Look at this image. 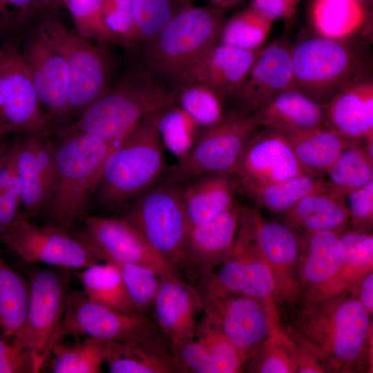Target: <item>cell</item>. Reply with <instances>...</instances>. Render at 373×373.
<instances>
[{"label":"cell","mask_w":373,"mask_h":373,"mask_svg":"<svg viewBox=\"0 0 373 373\" xmlns=\"http://www.w3.org/2000/svg\"><path fill=\"white\" fill-rule=\"evenodd\" d=\"M183 184V200L190 227L209 222L236 202L240 182L233 173H207Z\"/></svg>","instance_id":"4316f807"},{"label":"cell","mask_w":373,"mask_h":373,"mask_svg":"<svg viewBox=\"0 0 373 373\" xmlns=\"http://www.w3.org/2000/svg\"><path fill=\"white\" fill-rule=\"evenodd\" d=\"M176 86L140 64L82 112L76 129L115 146L144 119L174 105Z\"/></svg>","instance_id":"3957f363"},{"label":"cell","mask_w":373,"mask_h":373,"mask_svg":"<svg viewBox=\"0 0 373 373\" xmlns=\"http://www.w3.org/2000/svg\"><path fill=\"white\" fill-rule=\"evenodd\" d=\"M0 242L30 264L83 269L100 262L81 240L52 225L18 218L0 234Z\"/></svg>","instance_id":"7c38bea8"},{"label":"cell","mask_w":373,"mask_h":373,"mask_svg":"<svg viewBox=\"0 0 373 373\" xmlns=\"http://www.w3.org/2000/svg\"><path fill=\"white\" fill-rule=\"evenodd\" d=\"M155 114L140 122L106 158L93 193L103 209L123 207L166 178L169 168Z\"/></svg>","instance_id":"7a4b0ae2"},{"label":"cell","mask_w":373,"mask_h":373,"mask_svg":"<svg viewBox=\"0 0 373 373\" xmlns=\"http://www.w3.org/2000/svg\"><path fill=\"white\" fill-rule=\"evenodd\" d=\"M115 146L76 129L53 146L55 183L45 209L50 225L70 233L86 214L104 162Z\"/></svg>","instance_id":"277c9868"},{"label":"cell","mask_w":373,"mask_h":373,"mask_svg":"<svg viewBox=\"0 0 373 373\" xmlns=\"http://www.w3.org/2000/svg\"><path fill=\"white\" fill-rule=\"evenodd\" d=\"M8 48H9V47H8V46L2 47L1 46H0V63L6 57V56L7 55V52H8Z\"/></svg>","instance_id":"6f0895ef"},{"label":"cell","mask_w":373,"mask_h":373,"mask_svg":"<svg viewBox=\"0 0 373 373\" xmlns=\"http://www.w3.org/2000/svg\"><path fill=\"white\" fill-rule=\"evenodd\" d=\"M352 229L372 231L373 224V180L346 197Z\"/></svg>","instance_id":"681fc988"},{"label":"cell","mask_w":373,"mask_h":373,"mask_svg":"<svg viewBox=\"0 0 373 373\" xmlns=\"http://www.w3.org/2000/svg\"><path fill=\"white\" fill-rule=\"evenodd\" d=\"M250 358V372H297L296 343L290 334L283 329L280 322L271 325L269 333Z\"/></svg>","instance_id":"74e56055"},{"label":"cell","mask_w":373,"mask_h":373,"mask_svg":"<svg viewBox=\"0 0 373 373\" xmlns=\"http://www.w3.org/2000/svg\"><path fill=\"white\" fill-rule=\"evenodd\" d=\"M259 50H245L218 42L197 62L183 83L208 86L227 104H233Z\"/></svg>","instance_id":"603a6c76"},{"label":"cell","mask_w":373,"mask_h":373,"mask_svg":"<svg viewBox=\"0 0 373 373\" xmlns=\"http://www.w3.org/2000/svg\"><path fill=\"white\" fill-rule=\"evenodd\" d=\"M182 6V8L192 5V0H176Z\"/></svg>","instance_id":"680465c9"},{"label":"cell","mask_w":373,"mask_h":373,"mask_svg":"<svg viewBox=\"0 0 373 373\" xmlns=\"http://www.w3.org/2000/svg\"><path fill=\"white\" fill-rule=\"evenodd\" d=\"M21 204V185L17 169L1 198L0 234L15 220L19 218Z\"/></svg>","instance_id":"f907efd6"},{"label":"cell","mask_w":373,"mask_h":373,"mask_svg":"<svg viewBox=\"0 0 373 373\" xmlns=\"http://www.w3.org/2000/svg\"><path fill=\"white\" fill-rule=\"evenodd\" d=\"M292 64L297 89L323 106L344 88L370 77L367 61L358 48L318 35L292 47Z\"/></svg>","instance_id":"52a82bcc"},{"label":"cell","mask_w":373,"mask_h":373,"mask_svg":"<svg viewBox=\"0 0 373 373\" xmlns=\"http://www.w3.org/2000/svg\"><path fill=\"white\" fill-rule=\"evenodd\" d=\"M283 133L305 171L318 178L327 176L348 146L361 141L348 139L327 126L303 133Z\"/></svg>","instance_id":"1f68e13d"},{"label":"cell","mask_w":373,"mask_h":373,"mask_svg":"<svg viewBox=\"0 0 373 373\" xmlns=\"http://www.w3.org/2000/svg\"><path fill=\"white\" fill-rule=\"evenodd\" d=\"M101 261L117 267L137 313L147 316V313L153 308L160 284L158 274L149 267L106 256L102 257Z\"/></svg>","instance_id":"ee69618b"},{"label":"cell","mask_w":373,"mask_h":373,"mask_svg":"<svg viewBox=\"0 0 373 373\" xmlns=\"http://www.w3.org/2000/svg\"><path fill=\"white\" fill-rule=\"evenodd\" d=\"M370 314L350 291L300 306L293 330L321 355L328 372H353L370 363Z\"/></svg>","instance_id":"6da1fadb"},{"label":"cell","mask_w":373,"mask_h":373,"mask_svg":"<svg viewBox=\"0 0 373 373\" xmlns=\"http://www.w3.org/2000/svg\"><path fill=\"white\" fill-rule=\"evenodd\" d=\"M280 214L283 223L298 233L327 231L340 234L350 223L346 198L329 184Z\"/></svg>","instance_id":"f1b7e54d"},{"label":"cell","mask_w":373,"mask_h":373,"mask_svg":"<svg viewBox=\"0 0 373 373\" xmlns=\"http://www.w3.org/2000/svg\"><path fill=\"white\" fill-rule=\"evenodd\" d=\"M350 291L372 316L373 312V271L366 275Z\"/></svg>","instance_id":"db71d44e"},{"label":"cell","mask_w":373,"mask_h":373,"mask_svg":"<svg viewBox=\"0 0 373 373\" xmlns=\"http://www.w3.org/2000/svg\"><path fill=\"white\" fill-rule=\"evenodd\" d=\"M104 22L117 41L133 48L134 19L132 0H102Z\"/></svg>","instance_id":"7dc6e473"},{"label":"cell","mask_w":373,"mask_h":373,"mask_svg":"<svg viewBox=\"0 0 373 373\" xmlns=\"http://www.w3.org/2000/svg\"><path fill=\"white\" fill-rule=\"evenodd\" d=\"M28 135L18 142L17 166L22 191L19 218L28 220L46 209L55 186V166L46 131Z\"/></svg>","instance_id":"44dd1931"},{"label":"cell","mask_w":373,"mask_h":373,"mask_svg":"<svg viewBox=\"0 0 373 373\" xmlns=\"http://www.w3.org/2000/svg\"><path fill=\"white\" fill-rule=\"evenodd\" d=\"M73 19L76 32L90 41L114 43L116 38L106 26L102 9V0H66Z\"/></svg>","instance_id":"bcb514c9"},{"label":"cell","mask_w":373,"mask_h":373,"mask_svg":"<svg viewBox=\"0 0 373 373\" xmlns=\"http://www.w3.org/2000/svg\"><path fill=\"white\" fill-rule=\"evenodd\" d=\"M251 113L260 127L283 133H303L326 126L325 106L297 88L280 93Z\"/></svg>","instance_id":"83f0119b"},{"label":"cell","mask_w":373,"mask_h":373,"mask_svg":"<svg viewBox=\"0 0 373 373\" xmlns=\"http://www.w3.org/2000/svg\"><path fill=\"white\" fill-rule=\"evenodd\" d=\"M30 294L29 281L8 265L0 253V329L17 338L23 327Z\"/></svg>","instance_id":"d590c367"},{"label":"cell","mask_w":373,"mask_h":373,"mask_svg":"<svg viewBox=\"0 0 373 373\" xmlns=\"http://www.w3.org/2000/svg\"><path fill=\"white\" fill-rule=\"evenodd\" d=\"M217 269L198 280V291L243 294L259 300L280 317L274 299L272 272L242 209L229 255Z\"/></svg>","instance_id":"30bf717a"},{"label":"cell","mask_w":373,"mask_h":373,"mask_svg":"<svg viewBox=\"0 0 373 373\" xmlns=\"http://www.w3.org/2000/svg\"><path fill=\"white\" fill-rule=\"evenodd\" d=\"M301 247L298 258V276L301 294L329 280L344 259L340 234L321 231L299 233Z\"/></svg>","instance_id":"4dcf8cb0"},{"label":"cell","mask_w":373,"mask_h":373,"mask_svg":"<svg viewBox=\"0 0 373 373\" xmlns=\"http://www.w3.org/2000/svg\"><path fill=\"white\" fill-rule=\"evenodd\" d=\"M326 126L352 140L373 137V81L344 88L325 106Z\"/></svg>","instance_id":"484cf974"},{"label":"cell","mask_w":373,"mask_h":373,"mask_svg":"<svg viewBox=\"0 0 373 373\" xmlns=\"http://www.w3.org/2000/svg\"><path fill=\"white\" fill-rule=\"evenodd\" d=\"M0 373H36L32 354L18 338L0 333Z\"/></svg>","instance_id":"c3c4849f"},{"label":"cell","mask_w":373,"mask_h":373,"mask_svg":"<svg viewBox=\"0 0 373 373\" xmlns=\"http://www.w3.org/2000/svg\"><path fill=\"white\" fill-rule=\"evenodd\" d=\"M153 309L155 325L172 352L195 338L201 299L195 287L186 280L160 277Z\"/></svg>","instance_id":"7402d4cb"},{"label":"cell","mask_w":373,"mask_h":373,"mask_svg":"<svg viewBox=\"0 0 373 373\" xmlns=\"http://www.w3.org/2000/svg\"><path fill=\"white\" fill-rule=\"evenodd\" d=\"M294 88L292 47L285 39H277L259 50L235 97L233 108L253 113Z\"/></svg>","instance_id":"ffe728a7"},{"label":"cell","mask_w":373,"mask_h":373,"mask_svg":"<svg viewBox=\"0 0 373 373\" xmlns=\"http://www.w3.org/2000/svg\"><path fill=\"white\" fill-rule=\"evenodd\" d=\"M123 207L119 218L134 227L193 285L194 274L186 252L190 226L183 184L163 180Z\"/></svg>","instance_id":"8992f818"},{"label":"cell","mask_w":373,"mask_h":373,"mask_svg":"<svg viewBox=\"0 0 373 373\" xmlns=\"http://www.w3.org/2000/svg\"><path fill=\"white\" fill-rule=\"evenodd\" d=\"M106 341L87 336L71 345L57 343L52 349L53 373H100L105 363Z\"/></svg>","instance_id":"60d3db41"},{"label":"cell","mask_w":373,"mask_h":373,"mask_svg":"<svg viewBox=\"0 0 373 373\" xmlns=\"http://www.w3.org/2000/svg\"><path fill=\"white\" fill-rule=\"evenodd\" d=\"M202 311L219 326L227 338L249 359L274 322H280L261 302L233 292L198 291Z\"/></svg>","instance_id":"2e32d148"},{"label":"cell","mask_w":373,"mask_h":373,"mask_svg":"<svg viewBox=\"0 0 373 373\" xmlns=\"http://www.w3.org/2000/svg\"><path fill=\"white\" fill-rule=\"evenodd\" d=\"M344 249L343 261L336 274L327 283L301 294L300 306L309 305L347 291L373 271L372 231L352 229L340 233Z\"/></svg>","instance_id":"d4e9b609"},{"label":"cell","mask_w":373,"mask_h":373,"mask_svg":"<svg viewBox=\"0 0 373 373\" xmlns=\"http://www.w3.org/2000/svg\"><path fill=\"white\" fill-rule=\"evenodd\" d=\"M328 185L325 178L302 174L269 184L241 188L240 191L258 207L280 214L307 195Z\"/></svg>","instance_id":"836d02e7"},{"label":"cell","mask_w":373,"mask_h":373,"mask_svg":"<svg viewBox=\"0 0 373 373\" xmlns=\"http://www.w3.org/2000/svg\"><path fill=\"white\" fill-rule=\"evenodd\" d=\"M223 10L182 8L143 50L141 65L156 79L172 86L183 83L213 46L225 22Z\"/></svg>","instance_id":"5b68a950"},{"label":"cell","mask_w":373,"mask_h":373,"mask_svg":"<svg viewBox=\"0 0 373 373\" xmlns=\"http://www.w3.org/2000/svg\"><path fill=\"white\" fill-rule=\"evenodd\" d=\"M242 208L236 200L216 219L189 227L186 252L194 274V284L201 277L213 272L229 255Z\"/></svg>","instance_id":"cb8c5ba5"},{"label":"cell","mask_w":373,"mask_h":373,"mask_svg":"<svg viewBox=\"0 0 373 373\" xmlns=\"http://www.w3.org/2000/svg\"><path fill=\"white\" fill-rule=\"evenodd\" d=\"M158 332L155 321L147 316L122 312L74 291L68 296L61 335H84L106 341L136 343Z\"/></svg>","instance_id":"9a60e30c"},{"label":"cell","mask_w":373,"mask_h":373,"mask_svg":"<svg viewBox=\"0 0 373 373\" xmlns=\"http://www.w3.org/2000/svg\"><path fill=\"white\" fill-rule=\"evenodd\" d=\"M105 363L111 373H178L168 341L160 331L136 343L107 342Z\"/></svg>","instance_id":"f546056e"},{"label":"cell","mask_w":373,"mask_h":373,"mask_svg":"<svg viewBox=\"0 0 373 373\" xmlns=\"http://www.w3.org/2000/svg\"><path fill=\"white\" fill-rule=\"evenodd\" d=\"M20 29L15 0H0V37Z\"/></svg>","instance_id":"f5cc1de1"},{"label":"cell","mask_w":373,"mask_h":373,"mask_svg":"<svg viewBox=\"0 0 373 373\" xmlns=\"http://www.w3.org/2000/svg\"><path fill=\"white\" fill-rule=\"evenodd\" d=\"M214 7L220 9L232 8L238 5L243 0H210Z\"/></svg>","instance_id":"11a10c76"},{"label":"cell","mask_w":373,"mask_h":373,"mask_svg":"<svg viewBox=\"0 0 373 373\" xmlns=\"http://www.w3.org/2000/svg\"><path fill=\"white\" fill-rule=\"evenodd\" d=\"M327 176L329 185L345 198L373 180V156L364 147V140L348 146L336 160Z\"/></svg>","instance_id":"8d00e7d4"},{"label":"cell","mask_w":373,"mask_h":373,"mask_svg":"<svg viewBox=\"0 0 373 373\" xmlns=\"http://www.w3.org/2000/svg\"><path fill=\"white\" fill-rule=\"evenodd\" d=\"M79 277L84 294L91 300L122 312L139 314L114 265L96 262L83 269Z\"/></svg>","instance_id":"e575fe53"},{"label":"cell","mask_w":373,"mask_h":373,"mask_svg":"<svg viewBox=\"0 0 373 373\" xmlns=\"http://www.w3.org/2000/svg\"><path fill=\"white\" fill-rule=\"evenodd\" d=\"M47 4H64L65 5L66 0H44Z\"/></svg>","instance_id":"91938a15"},{"label":"cell","mask_w":373,"mask_h":373,"mask_svg":"<svg viewBox=\"0 0 373 373\" xmlns=\"http://www.w3.org/2000/svg\"><path fill=\"white\" fill-rule=\"evenodd\" d=\"M357 1L365 5L367 7H370V5L372 3V0H357Z\"/></svg>","instance_id":"94428289"},{"label":"cell","mask_w":373,"mask_h":373,"mask_svg":"<svg viewBox=\"0 0 373 373\" xmlns=\"http://www.w3.org/2000/svg\"><path fill=\"white\" fill-rule=\"evenodd\" d=\"M134 19L133 48H146L168 24L175 11L173 0H132Z\"/></svg>","instance_id":"f6af8a7d"},{"label":"cell","mask_w":373,"mask_h":373,"mask_svg":"<svg viewBox=\"0 0 373 373\" xmlns=\"http://www.w3.org/2000/svg\"><path fill=\"white\" fill-rule=\"evenodd\" d=\"M21 56L38 99L53 119L68 114V70L64 55L55 40L37 23L23 30Z\"/></svg>","instance_id":"e0dca14e"},{"label":"cell","mask_w":373,"mask_h":373,"mask_svg":"<svg viewBox=\"0 0 373 373\" xmlns=\"http://www.w3.org/2000/svg\"><path fill=\"white\" fill-rule=\"evenodd\" d=\"M42 28L61 48L68 70V114L82 112L111 86V63L91 41L69 30L52 16L42 15Z\"/></svg>","instance_id":"8fae6325"},{"label":"cell","mask_w":373,"mask_h":373,"mask_svg":"<svg viewBox=\"0 0 373 373\" xmlns=\"http://www.w3.org/2000/svg\"><path fill=\"white\" fill-rule=\"evenodd\" d=\"M155 124L164 147L178 160L189 153L202 131L183 110L175 105L156 113Z\"/></svg>","instance_id":"b9f144b4"},{"label":"cell","mask_w":373,"mask_h":373,"mask_svg":"<svg viewBox=\"0 0 373 373\" xmlns=\"http://www.w3.org/2000/svg\"><path fill=\"white\" fill-rule=\"evenodd\" d=\"M274 20L251 5L238 12L222 28L219 43L256 50L262 48Z\"/></svg>","instance_id":"ab89813d"},{"label":"cell","mask_w":373,"mask_h":373,"mask_svg":"<svg viewBox=\"0 0 373 373\" xmlns=\"http://www.w3.org/2000/svg\"><path fill=\"white\" fill-rule=\"evenodd\" d=\"M232 173L239 180L240 189L307 174L284 133L265 127L251 137Z\"/></svg>","instance_id":"d6986e66"},{"label":"cell","mask_w":373,"mask_h":373,"mask_svg":"<svg viewBox=\"0 0 373 373\" xmlns=\"http://www.w3.org/2000/svg\"><path fill=\"white\" fill-rule=\"evenodd\" d=\"M300 0H252L251 6L272 19H291Z\"/></svg>","instance_id":"816d5d0a"},{"label":"cell","mask_w":373,"mask_h":373,"mask_svg":"<svg viewBox=\"0 0 373 373\" xmlns=\"http://www.w3.org/2000/svg\"><path fill=\"white\" fill-rule=\"evenodd\" d=\"M1 195H2V194H1V193H0V200H1Z\"/></svg>","instance_id":"6125c7cd"},{"label":"cell","mask_w":373,"mask_h":373,"mask_svg":"<svg viewBox=\"0 0 373 373\" xmlns=\"http://www.w3.org/2000/svg\"><path fill=\"white\" fill-rule=\"evenodd\" d=\"M243 211L272 272L276 303L294 307L301 297L298 269L300 233L283 222L265 220L258 208L243 206Z\"/></svg>","instance_id":"5bb4252c"},{"label":"cell","mask_w":373,"mask_h":373,"mask_svg":"<svg viewBox=\"0 0 373 373\" xmlns=\"http://www.w3.org/2000/svg\"><path fill=\"white\" fill-rule=\"evenodd\" d=\"M195 337L206 347L212 373L240 372L248 360L247 355L237 349L216 322L207 315L197 324Z\"/></svg>","instance_id":"7bdbcfd3"},{"label":"cell","mask_w":373,"mask_h":373,"mask_svg":"<svg viewBox=\"0 0 373 373\" xmlns=\"http://www.w3.org/2000/svg\"><path fill=\"white\" fill-rule=\"evenodd\" d=\"M79 220L84 224V230L77 238L99 261L106 256L149 267L160 277L184 279L180 271L126 221L86 214Z\"/></svg>","instance_id":"4fadbf2b"},{"label":"cell","mask_w":373,"mask_h":373,"mask_svg":"<svg viewBox=\"0 0 373 373\" xmlns=\"http://www.w3.org/2000/svg\"><path fill=\"white\" fill-rule=\"evenodd\" d=\"M260 128L253 113L227 110L219 122L201 131L189 153L169 169L164 181L182 184L204 174L232 173Z\"/></svg>","instance_id":"ba28073f"},{"label":"cell","mask_w":373,"mask_h":373,"mask_svg":"<svg viewBox=\"0 0 373 373\" xmlns=\"http://www.w3.org/2000/svg\"><path fill=\"white\" fill-rule=\"evenodd\" d=\"M68 270L38 267L30 274L28 309L17 338L30 350L36 373L41 370L62 337L61 329L69 294Z\"/></svg>","instance_id":"9c48e42d"},{"label":"cell","mask_w":373,"mask_h":373,"mask_svg":"<svg viewBox=\"0 0 373 373\" xmlns=\"http://www.w3.org/2000/svg\"><path fill=\"white\" fill-rule=\"evenodd\" d=\"M50 122L20 52L9 47L0 63V138L10 133L45 132Z\"/></svg>","instance_id":"ac0fdd59"},{"label":"cell","mask_w":373,"mask_h":373,"mask_svg":"<svg viewBox=\"0 0 373 373\" xmlns=\"http://www.w3.org/2000/svg\"><path fill=\"white\" fill-rule=\"evenodd\" d=\"M8 149H7L4 146L0 143V166L6 155V153Z\"/></svg>","instance_id":"9f6ffc18"},{"label":"cell","mask_w":373,"mask_h":373,"mask_svg":"<svg viewBox=\"0 0 373 373\" xmlns=\"http://www.w3.org/2000/svg\"><path fill=\"white\" fill-rule=\"evenodd\" d=\"M174 105L183 110L202 130L219 122L227 111V104L216 92L198 83L177 85Z\"/></svg>","instance_id":"f35d334b"},{"label":"cell","mask_w":373,"mask_h":373,"mask_svg":"<svg viewBox=\"0 0 373 373\" xmlns=\"http://www.w3.org/2000/svg\"><path fill=\"white\" fill-rule=\"evenodd\" d=\"M368 7L357 0H312L309 18L318 36L345 40L363 29Z\"/></svg>","instance_id":"d6a6232c"}]
</instances>
